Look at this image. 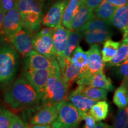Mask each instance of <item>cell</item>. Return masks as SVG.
I'll list each match as a JSON object with an SVG mask.
<instances>
[{"label": "cell", "mask_w": 128, "mask_h": 128, "mask_svg": "<svg viewBox=\"0 0 128 128\" xmlns=\"http://www.w3.org/2000/svg\"><path fill=\"white\" fill-rule=\"evenodd\" d=\"M4 100L12 109L20 110L36 108L40 103L41 98L28 80L20 78L8 90Z\"/></svg>", "instance_id": "cell-1"}, {"label": "cell", "mask_w": 128, "mask_h": 128, "mask_svg": "<svg viewBox=\"0 0 128 128\" xmlns=\"http://www.w3.org/2000/svg\"><path fill=\"white\" fill-rule=\"evenodd\" d=\"M68 88L66 83L62 80L58 64L48 80L41 100L42 105H59L66 100Z\"/></svg>", "instance_id": "cell-2"}, {"label": "cell", "mask_w": 128, "mask_h": 128, "mask_svg": "<svg viewBox=\"0 0 128 128\" xmlns=\"http://www.w3.org/2000/svg\"><path fill=\"white\" fill-rule=\"evenodd\" d=\"M19 56L17 50L10 44L0 48V84H7L16 75Z\"/></svg>", "instance_id": "cell-3"}, {"label": "cell", "mask_w": 128, "mask_h": 128, "mask_svg": "<svg viewBox=\"0 0 128 128\" xmlns=\"http://www.w3.org/2000/svg\"><path fill=\"white\" fill-rule=\"evenodd\" d=\"M82 118L81 112L71 102L65 100L59 105L58 117L51 128H75L79 126Z\"/></svg>", "instance_id": "cell-4"}, {"label": "cell", "mask_w": 128, "mask_h": 128, "mask_svg": "<svg viewBox=\"0 0 128 128\" xmlns=\"http://www.w3.org/2000/svg\"><path fill=\"white\" fill-rule=\"evenodd\" d=\"M57 65H58V63L56 60L54 66L50 68L25 71L26 78L34 87L41 100L44 96L48 80Z\"/></svg>", "instance_id": "cell-5"}, {"label": "cell", "mask_w": 128, "mask_h": 128, "mask_svg": "<svg viewBox=\"0 0 128 128\" xmlns=\"http://www.w3.org/2000/svg\"><path fill=\"white\" fill-rule=\"evenodd\" d=\"M32 34L33 33L29 30L23 27L15 33L9 41L23 58L33 50Z\"/></svg>", "instance_id": "cell-6"}, {"label": "cell", "mask_w": 128, "mask_h": 128, "mask_svg": "<svg viewBox=\"0 0 128 128\" xmlns=\"http://www.w3.org/2000/svg\"><path fill=\"white\" fill-rule=\"evenodd\" d=\"M23 28V22L17 6L7 12L3 20V32L6 40L9 43L12 37Z\"/></svg>", "instance_id": "cell-7"}, {"label": "cell", "mask_w": 128, "mask_h": 128, "mask_svg": "<svg viewBox=\"0 0 128 128\" xmlns=\"http://www.w3.org/2000/svg\"><path fill=\"white\" fill-rule=\"evenodd\" d=\"M17 8L23 20L32 22L43 17V10L38 0H18Z\"/></svg>", "instance_id": "cell-8"}, {"label": "cell", "mask_w": 128, "mask_h": 128, "mask_svg": "<svg viewBox=\"0 0 128 128\" xmlns=\"http://www.w3.org/2000/svg\"><path fill=\"white\" fill-rule=\"evenodd\" d=\"M69 0H57L43 16L42 24L46 27L55 28L61 24L64 10Z\"/></svg>", "instance_id": "cell-9"}, {"label": "cell", "mask_w": 128, "mask_h": 128, "mask_svg": "<svg viewBox=\"0 0 128 128\" xmlns=\"http://www.w3.org/2000/svg\"><path fill=\"white\" fill-rule=\"evenodd\" d=\"M53 33L42 35L36 33L32 38L33 49L50 60H56V55L53 45Z\"/></svg>", "instance_id": "cell-10"}, {"label": "cell", "mask_w": 128, "mask_h": 128, "mask_svg": "<svg viewBox=\"0 0 128 128\" xmlns=\"http://www.w3.org/2000/svg\"><path fill=\"white\" fill-rule=\"evenodd\" d=\"M59 105H43L30 119V124L50 125L57 118Z\"/></svg>", "instance_id": "cell-11"}, {"label": "cell", "mask_w": 128, "mask_h": 128, "mask_svg": "<svg viewBox=\"0 0 128 128\" xmlns=\"http://www.w3.org/2000/svg\"><path fill=\"white\" fill-rule=\"evenodd\" d=\"M78 85L92 86L112 92L114 90V87L112 84L111 80L107 77L103 71H99L91 76H84L76 80Z\"/></svg>", "instance_id": "cell-12"}, {"label": "cell", "mask_w": 128, "mask_h": 128, "mask_svg": "<svg viewBox=\"0 0 128 128\" xmlns=\"http://www.w3.org/2000/svg\"><path fill=\"white\" fill-rule=\"evenodd\" d=\"M56 59L50 60L36 51L33 50L24 58L25 70H36L48 69L52 67Z\"/></svg>", "instance_id": "cell-13"}, {"label": "cell", "mask_w": 128, "mask_h": 128, "mask_svg": "<svg viewBox=\"0 0 128 128\" xmlns=\"http://www.w3.org/2000/svg\"><path fill=\"white\" fill-rule=\"evenodd\" d=\"M70 31L61 24L54 28L52 39L56 58H62L64 56Z\"/></svg>", "instance_id": "cell-14"}, {"label": "cell", "mask_w": 128, "mask_h": 128, "mask_svg": "<svg viewBox=\"0 0 128 128\" xmlns=\"http://www.w3.org/2000/svg\"><path fill=\"white\" fill-rule=\"evenodd\" d=\"M60 66L62 80L66 83L68 88L76 81L80 74V69L72 62L70 58H56Z\"/></svg>", "instance_id": "cell-15"}, {"label": "cell", "mask_w": 128, "mask_h": 128, "mask_svg": "<svg viewBox=\"0 0 128 128\" xmlns=\"http://www.w3.org/2000/svg\"><path fill=\"white\" fill-rule=\"evenodd\" d=\"M104 68V63L102 60L100 46L97 44H92L90 49L88 50L87 72L82 77L91 76L99 71H103Z\"/></svg>", "instance_id": "cell-16"}, {"label": "cell", "mask_w": 128, "mask_h": 128, "mask_svg": "<svg viewBox=\"0 0 128 128\" xmlns=\"http://www.w3.org/2000/svg\"><path fill=\"white\" fill-rule=\"evenodd\" d=\"M95 17L93 11L89 8L82 0L78 12L74 16L71 23V31L79 32L88 22Z\"/></svg>", "instance_id": "cell-17"}, {"label": "cell", "mask_w": 128, "mask_h": 128, "mask_svg": "<svg viewBox=\"0 0 128 128\" xmlns=\"http://www.w3.org/2000/svg\"><path fill=\"white\" fill-rule=\"evenodd\" d=\"M66 100L71 102L81 112L82 116L86 113H87L92 106L98 102L88 98L82 94L75 92L74 90L68 95Z\"/></svg>", "instance_id": "cell-18"}, {"label": "cell", "mask_w": 128, "mask_h": 128, "mask_svg": "<svg viewBox=\"0 0 128 128\" xmlns=\"http://www.w3.org/2000/svg\"><path fill=\"white\" fill-rule=\"evenodd\" d=\"M112 24L126 33L128 32V4L117 8L111 20Z\"/></svg>", "instance_id": "cell-19"}, {"label": "cell", "mask_w": 128, "mask_h": 128, "mask_svg": "<svg viewBox=\"0 0 128 128\" xmlns=\"http://www.w3.org/2000/svg\"><path fill=\"white\" fill-rule=\"evenodd\" d=\"M74 91L96 101L106 100L108 94V91L106 90L84 85H78Z\"/></svg>", "instance_id": "cell-20"}, {"label": "cell", "mask_w": 128, "mask_h": 128, "mask_svg": "<svg viewBox=\"0 0 128 128\" xmlns=\"http://www.w3.org/2000/svg\"><path fill=\"white\" fill-rule=\"evenodd\" d=\"M128 33H124V38L120 43L118 52L110 62L104 64V67L110 68L120 64L128 60Z\"/></svg>", "instance_id": "cell-21"}, {"label": "cell", "mask_w": 128, "mask_h": 128, "mask_svg": "<svg viewBox=\"0 0 128 128\" xmlns=\"http://www.w3.org/2000/svg\"><path fill=\"white\" fill-rule=\"evenodd\" d=\"M70 59L72 62L80 69V74L77 79L84 76L87 71L88 51H84L81 46H78Z\"/></svg>", "instance_id": "cell-22"}, {"label": "cell", "mask_w": 128, "mask_h": 128, "mask_svg": "<svg viewBox=\"0 0 128 128\" xmlns=\"http://www.w3.org/2000/svg\"><path fill=\"white\" fill-rule=\"evenodd\" d=\"M111 22L105 21L102 19L94 17L88 22L87 24L85 25L80 30V32H110Z\"/></svg>", "instance_id": "cell-23"}, {"label": "cell", "mask_w": 128, "mask_h": 128, "mask_svg": "<svg viewBox=\"0 0 128 128\" xmlns=\"http://www.w3.org/2000/svg\"><path fill=\"white\" fill-rule=\"evenodd\" d=\"M82 0H69L62 17V24L67 29L71 30V23L74 16L78 12Z\"/></svg>", "instance_id": "cell-24"}, {"label": "cell", "mask_w": 128, "mask_h": 128, "mask_svg": "<svg viewBox=\"0 0 128 128\" xmlns=\"http://www.w3.org/2000/svg\"><path fill=\"white\" fill-rule=\"evenodd\" d=\"M109 112V105L105 100L98 101L92 106L88 111V114L91 115L96 122L104 120L108 118Z\"/></svg>", "instance_id": "cell-25"}, {"label": "cell", "mask_w": 128, "mask_h": 128, "mask_svg": "<svg viewBox=\"0 0 128 128\" xmlns=\"http://www.w3.org/2000/svg\"><path fill=\"white\" fill-rule=\"evenodd\" d=\"M128 80L123 81L122 84L115 91L113 96V102L119 109L128 108Z\"/></svg>", "instance_id": "cell-26"}, {"label": "cell", "mask_w": 128, "mask_h": 128, "mask_svg": "<svg viewBox=\"0 0 128 128\" xmlns=\"http://www.w3.org/2000/svg\"><path fill=\"white\" fill-rule=\"evenodd\" d=\"M117 8L116 6L104 0L98 7L94 10L93 13L97 18L111 22Z\"/></svg>", "instance_id": "cell-27"}, {"label": "cell", "mask_w": 128, "mask_h": 128, "mask_svg": "<svg viewBox=\"0 0 128 128\" xmlns=\"http://www.w3.org/2000/svg\"><path fill=\"white\" fill-rule=\"evenodd\" d=\"M120 42H115L112 39H108L104 42L103 48L102 50V57L104 63L110 62L118 52L120 45Z\"/></svg>", "instance_id": "cell-28"}, {"label": "cell", "mask_w": 128, "mask_h": 128, "mask_svg": "<svg viewBox=\"0 0 128 128\" xmlns=\"http://www.w3.org/2000/svg\"><path fill=\"white\" fill-rule=\"evenodd\" d=\"M82 37L83 34L81 32L71 31V30L70 31L64 58H71L73 52L76 50V48L79 46L80 42L82 39Z\"/></svg>", "instance_id": "cell-29"}, {"label": "cell", "mask_w": 128, "mask_h": 128, "mask_svg": "<svg viewBox=\"0 0 128 128\" xmlns=\"http://www.w3.org/2000/svg\"><path fill=\"white\" fill-rule=\"evenodd\" d=\"M85 40L90 44H103L110 39L112 36V32H84L82 33Z\"/></svg>", "instance_id": "cell-30"}, {"label": "cell", "mask_w": 128, "mask_h": 128, "mask_svg": "<svg viewBox=\"0 0 128 128\" xmlns=\"http://www.w3.org/2000/svg\"><path fill=\"white\" fill-rule=\"evenodd\" d=\"M114 66V68L112 70V74L113 76L123 81L128 80V60H126L123 63Z\"/></svg>", "instance_id": "cell-31"}, {"label": "cell", "mask_w": 128, "mask_h": 128, "mask_svg": "<svg viewBox=\"0 0 128 128\" xmlns=\"http://www.w3.org/2000/svg\"><path fill=\"white\" fill-rule=\"evenodd\" d=\"M128 108L120 109L115 116L113 128H124L126 123L128 122Z\"/></svg>", "instance_id": "cell-32"}, {"label": "cell", "mask_w": 128, "mask_h": 128, "mask_svg": "<svg viewBox=\"0 0 128 128\" xmlns=\"http://www.w3.org/2000/svg\"><path fill=\"white\" fill-rule=\"evenodd\" d=\"M12 114L9 110L0 108V128H9Z\"/></svg>", "instance_id": "cell-33"}, {"label": "cell", "mask_w": 128, "mask_h": 128, "mask_svg": "<svg viewBox=\"0 0 128 128\" xmlns=\"http://www.w3.org/2000/svg\"><path fill=\"white\" fill-rule=\"evenodd\" d=\"M9 128H28L22 119L17 115L12 114L11 118Z\"/></svg>", "instance_id": "cell-34"}, {"label": "cell", "mask_w": 128, "mask_h": 128, "mask_svg": "<svg viewBox=\"0 0 128 128\" xmlns=\"http://www.w3.org/2000/svg\"><path fill=\"white\" fill-rule=\"evenodd\" d=\"M18 4V0H0V7L7 12L14 8Z\"/></svg>", "instance_id": "cell-35"}, {"label": "cell", "mask_w": 128, "mask_h": 128, "mask_svg": "<svg viewBox=\"0 0 128 128\" xmlns=\"http://www.w3.org/2000/svg\"><path fill=\"white\" fill-rule=\"evenodd\" d=\"M82 120L85 121L84 128H94L97 124L96 120L91 115H90L88 113H86L83 116Z\"/></svg>", "instance_id": "cell-36"}, {"label": "cell", "mask_w": 128, "mask_h": 128, "mask_svg": "<svg viewBox=\"0 0 128 128\" xmlns=\"http://www.w3.org/2000/svg\"><path fill=\"white\" fill-rule=\"evenodd\" d=\"M82 1L90 9L93 11L94 9L100 6L104 0H82Z\"/></svg>", "instance_id": "cell-37"}, {"label": "cell", "mask_w": 128, "mask_h": 128, "mask_svg": "<svg viewBox=\"0 0 128 128\" xmlns=\"http://www.w3.org/2000/svg\"><path fill=\"white\" fill-rule=\"evenodd\" d=\"M117 7H122L128 4V0H105Z\"/></svg>", "instance_id": "cell-38"}, {"label": "cell", "mask_w": 128, "mask_h": 128, "mask_svg": "<svg viewBox=\"0 0 128 128\" xmlns=\"http://www.w3.org/2000/svg\"><path fill=\"white\" fill-rule=\"evenodd\" d=\"M6 12L0 7V36H4L3 32V20Z\"/></svg>", "instance_id": "cell-39"}, {"label": "cell", "mask_w": 128, "mask_h": 128, "mask_svg": "<svg viewBox=\"0 0 128 128\" xmlns=\"http://www.w3.org/2000/svg\"><path fill=\"white\" fill-rule=\"evenodd\" d=\"M54 28H49V27H46L45 28H42L40 31L38 32V33L42 35H46V34H51V33H54Z\"/></svg>", "instance_id": "cell-40"}, {"label": "cell", "mask_w": 128, "mask_h": 128, "mask_svg": "<svg viewBox=\"0 0 128 128\" xmlns=\"http://www.w3.org/2000/svg\"><path fill=\"white\" fill-rule=\"evenodd\" d=\"M56 0H40L39 2L40 3V5L42 8V10L44 8H46L48 7H49L52 3L54 2Z\"/></svg>", "instance_id": "cell-41"}, {"label": "cell", "mask_w": 128, "mask_h": 128, "mask_svg": "<svg viewBox=\"0 0 128 128\" xmlns=\"http://www.w3.org/2000/svg\"><path fill=\"white\" fill-rule=\"evenodd\" d=\"M94 128H113V126H110L109 124H105V123L99 122L98 124H96Z\"/></svg>", "instance_id": "cell-42"}, {"label": "cell", "mask_w": 128, "mask_h": 128, "mask_svg": "<svg viewBox=\"0 0 128 128\" xmlns=\"http://www.w3.org/2000/svg\"><path fill=\"white\" fill-rule=\"evenodd\" d=\"M29 128H52L50 125H32Z\"/></svg>", "instance_id": "cell-43"}, {"label": "cell", "mask_w": 128, "mask_h": 128, "mask_svg": "<svg viewBox=\"0 0 128 128\" xmlns=\"http://www.w3.org/2000/svg\"><path fill=\"white\" fill-rule=\"evenodd\" d=\"M124 128H128V122L126 123L125 126H124Z\"/></svg>", "instance_id": "cell-44"}, {"label": "cell", "mask_w": 128, "mask_h": 128, "mask_svg": "<svg viewBox=\"0 0 128 128\" xmlns=\"http://www.w3.org/2000/svg\"><path fill=\"white\" fill-rule=\"evenodd\" d=\"M78 128V126H77V127H76V128Z\"/></svg>", "instance_id": "cell-45"}]
</instances>
